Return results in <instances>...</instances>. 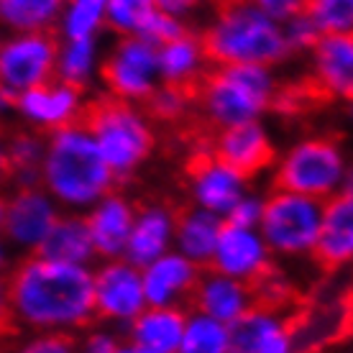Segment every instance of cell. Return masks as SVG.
<instances>
[{"instance_id": "obj_32", "label": "cell", "mask_w": 353, "mask_h": 353, "mask_svg": "<svg viewBox=\"0 0 353 353\" xmlns=\"http://www.w3.org/2000/svg\"><path fill=\"white\" fill-rule=\"evenodd\" d=\"M151 10H157L154 0H108L103 18L108 28L123 36H136L143 21L151 16Z\"/></svg>"}, {"instance_id": "obj_2", "label": "cell", "mask_w": 353, "mask_h": 353, "mask_svg": "<svg viewBox=\"0 0 353 353\" xmlns=\"http://www.w3.org/2000/svg\"><path fill=\"white\" fill-rule=\"evenodd\" d=\"M197 49L200 59L210 67L251 64L266 70L290 54V44L279 23L251 6L221 10L218 21L197 34Z\"/></svg>"}, {"instance_id": "obj_5", "label": "cell", "mask_w": 353, "mask_h": 353, "mask_svg": "<svg viewBox=\"0 0 353 353\" xmlns=\"http://www.w3.org/2000/svg\"><path fill=\"white\" fill-rule=\"evenodd\" d=\"M274 82L264 67L251 64H223L208 67L197 80L194 113L221 131L225 125L254 121L266 110Z\"/></svg>"}, {"instance_id": "obj_6", "label": "cell", "mask_w": 353, "mask_h": 353, "mask_svg": "<svg viewBox=\"0 0 353 353\" xmlns=\"http://www.w3.org/2000/svg\"><path fill=\"white\" fill-rule=\"evenodd\" d=\"M341 143L333 136H315L297 143L274 174L272 192L302 194L310 200H327L336 192L343 176Z\"/></svg>"}, {"instance_id": "obj_3", "label": "cell", "mask_w": 353, "mask_h": 353, "mask_svg": "<svg viewBox=\"0 0 353 353\" xmlns=\"http://www.w3.org/2000/svg\"><path fill=\"white\" fill-rule=\"evenodd\" d=\"M70 125L88 133L100 157L118 176L139 167L157 146V136L143 115L115 95H100L77 108Z\"/></svg>"}, {"instance_id": "obj_7", "label": "cell", "mask_w": 353, "mask_h": 353, "mask_svg": "<svg viewBox=\"0 0 353 353\" xmlns=\"http://www.w3.org/2000/svg\"><path fill=\"white\" fill-rule=\"evenodd\" d=\"M59 31L57 26L34 34H21L0 44V90L21 95L23 90L54 80L59 62Z\"/></svg>"}, {"instance_id": "obj_38", "label": "cell", "mask_w": 353, "mask_h": 353, "mask_svg": "<svg viewBox=\"0 0 353 353\" xmlns=\"http://www.w3.org/2000/svg\"><path fill=\"white\" fill-rule=\"evenodd\" d=\"M121 341L108 330H88V336L77 341V353H115Z\"/></svg>"}, {"instance_id": "obj_29", "label": "cell", "mask_w": 353, "mask_h": 353, "mask_svg": "<svg viewBox=\"0 0 353 353\" xmlns=\"http://www.w3.org/2000/svg\"><path fill=\"white\" fill-rule=\"evenodd\" d=\"M8 161L13 167V179H21V187H36V179L44 167L41 139L26 131L8 133Z\"/></svg>"}, {"instance_id": "obj_25", "label": "cell", "mask_w": 353, "mask_h": 353, "mask_svg": "<svg viewBox=\"0 0 353 353\" xmlns=\"http://www.w3.org/2000/svg\"><path fill=\"white\" fill-rule=\"evenodd\" d=\"M330 103H336V97L325 88H320L310 74H305V77L290 80L284 85H274L266 110L282 115V118H305V115L327 108Z\"/></svg>"}, {"instance_id": "obj_21", "label": "cell", "mask_w": 353, "mask_h": 353, "mask_svg": "<svg viewBox=\"0 0 353 353\" xmlns=\"http://www.w3.org/2000/svg\"><path fill=\"white\" fill-rule=\"evenodd\" d=\"M16 108L34 121V123L44 125L46 131H59L72 123V118L80 108V92L67 88L62 82H46V85H36L31 90H23L16 97Z\"/></svg>"}, {"instance_id": "obj_28", "label": "cell", "mask_w": 353, "mask_h": 353, "mask_svg": "<svg viewBox=\"0 0 353 353\" xmlns=\"http://www.w3.org/2000/svg\"><path fill=\"white\" fill-rule=\"evenodd\" d=\"M176 353H230L228 325L200 312H187L185 333Z\"/></svg>"}, {"instance_id": "obj_11", "label": "cell", "mask_w": 353, "mask_h": 353, "mask_svg": "<svg viewBox=\"0 0 353 353\" xmlns=\"http://www.w3.org/2000/svg\"><path fill=\"white\" fill-rule=\"evenodd\" d=\"M274 269L276 266L272 264L264 241L259 239L256 233L243 228H233V225L221 221L215 251H212L210 266L205 272L223 274V276L239 279L246 287H251L259 279H264L266 274H272Z\"/></svg>"}, {"instance_id": "obj_34", "label": "cell", "mask_w": 353, "mask_h": 353, "mask_svg": "<svg viewBox=\"0 0 353 353\" xmlns=\"http://www.w3.org/2000/svg\"><path fill=\"white\" fill-rule=\"evenodd\" d=\"M212 6H215V13L228 8H241V6H251V8L261 10L266 18L287 23L292 18L305 16L307 0H212Z\"/></svg>"}, {"instance_id": "obj_27", "label": "cell", "mask_w": 353, "mask_h": 353, "mask_svg": "<svg viewBox=\"0 0 353 353\" xmlns=\"http://www.w3.org/2000/svg\"><path fill=\"white\" fill-rule=\"evenodd\" d=\"M67 3L70 0H0V21L23 34L46 31L54 28Z\"/></svg>"}, {"instance_id": "obj_13", "label": "cell", "mask_w": 353, "mask_h": 353, "mask_svg": "<svg viewBox=\"0 0 353 353\" xmlns=\"http://www.w3.org/2000/svg\"><path fill=\"white\" fill-rule=\"evenodd\" d=\"M92 300H95V320H110L128 325L143 307L141 269L128 261H113L103 266L92 276Z\"/></svg>"}, {"instance_id": "obj_19", "label": "cell", "mask_w": 353, "mask_h": 353, "mask_svg": "<svg viewBox=\"0 0 353 353\" xmlns=\"http://www.w3.org/2000/svg\"><path fill=\"white\" fill-rule=\"evenodd\" d=\"M190 307H192V312H200V315H208L223 325H230L233 320H239L251 307V292L239 279L203 272L192 292Z\"/></svg>"}, {"instance_id": "obj_26", "label": "cell", "mask_w": 353, "mask_h": 353, "mask_svg": "<svg viewBox=\"0 0 353 353\" xmlns=\"http://www.w3.org/2000/svg\"><path fill=\"white\" fill-rule=\"evenodd\" d=\"M200 49H197V34H185L157 49V64H159L161 82H190L200 74Z\"/></svg>"}, {"instance_id": "obj_9", "label": "cell", "mask_w": 353, "mask_h": 353, "mask_svg": "<svg viewBox=\"0 0 353 353\" xmlns=\"http://www.w3.org/2000/svg\"><path fill=\"white\" fill-rule=\"evenodd\" d=\"M159 72L157 64V46L143 41L139 36H123L113 54L100 64V80L105 82L110 95L125 103H141L154 85V74Z\"/></svg>"}, {"instance_id": "obj_44", "label": "cell", "mask_w": 353, "mask_h": 353, "mask_svg": "<svg viewBox=\"0 0 353 353\" xmlns=\"http://www.w3.org/2000/svg\"><path fill=\"white\" fill-rule=\"evenodd\" d=\"M0 264H3V248H0Z\"/></svg>"}, {"instance_id": "obj_20", "label": "cell", "mask_w": 353, "mask_h": 353, "mask_svg": "<svg viewBox=\"0 0 353 353\" xmlns=\"http://www.w3.org/2000/svg\"><path fill=\"white\" fill-rule=\"evenodd\" d=\"M57 223V212L39 187H21L6 205L3 233L16 243L34 248Z\"/></svg>"}, {"instance_id": "obj_4", "label": "cell", "mask_w": 353, "mask_h": 353, "mask_svg": "<svg viewBox=\"0 0 353 353\" xmlns=\"http://www.w3.org/2000/svg\"><path fill=\"white\" fill-rule=\"evenodd\" d=\"M46 187L70 205L95 203L113 190L115 174L100 157L95 141L77 128H59L52 133L41 167Z\"/></svg>"}, {"instance_id": "obj_36", "label": "cell", "mask_w": 353, "mask_h": 353, "mask_svg": "<svg viewBox=\"0 0 353 353\" xmlns=\"http://www.w3.org/2000/svg\"><path fill=\"white\" fill-rule=\"evenodd\" d=\"M16 353H77V338L74 333H62V330H46L36 333L21 343Z\"/></svg>"}, {"instance_id": "obj_17", "label": "cell", "mask_w": 353, "mask_h": 353, "mask_svg": "<svg viewBox=\"0 0 353 353\" xmlns=\"http://www.w3.org/2000/svg\"><path fill=\"white\" fill-rule=\"evenodd\" d=\"M336 100L353 97V36L323 34L312 46V70L307 72Z\"/></svg>"}, {"instance_id": "obj_33", "label": "cell", "mask_w": 353, "mask_h": 353, "mask_svg": "<svg viewBox=\"0 0 353 353\" xmlns=\"http://www.w3.org/2000/svg\"><path fill=\"white\" fill-rule=\"evenodd\" d=\"M108 0H74L70 13H67V39L70 41H80V39H92L95 28L103 21Z\"/></svg>"}, {"instance_id": "obj_35", "label": "cell", "mask_w": 353, "mask_h": 353, "mask_svg": "<svg viewBox=\"0 0 353 353\" xmlns=\"http://www.w3.org/2000/svg\"><path fill=\"white\" fill-rule=\"evenodd\" d=\"M187 28L176 21L174 16H169V13H164V10H151V16L143 21V26L139 28V39H143V41H149L151 46H164L169 44V41H174V39H179V36L185 34Z\"/></svg>"}, {"instance_id": "obj_18", "label": "cell", "mask_w": 353, "mask_h": 353, "mask_svg": "<svg viewBox=\"0 0 353 353\" xmlns=\"http://www.w3.org/2000/svg\"><path fill=\"white\" fill-rule=\"evenodd\" d=\"M133 208V225L125 241V261L136 269H146L151 261L164 256L172 233V223L164 205L157 203H136Z\"/></svg>"}, {"instance_id": "obj_43", "label": "cell", "mask_w": 353, "mask_h": 353, "mask_svg": "<svg viewBox=\"0 0 353 353\" xmlns=\"http://www.w3.org/2000/svg\"><path fill=\"white\" fill-rule=\"evenodd\" d=\"M6 205H8V200L0 197V233H3V223H6Z\"/></svg>"}, {"instance_id": "obj_37", "label": "cell", "mask_w": 353, "mask_h": 353, "mask_svg": "<svg viewBox=\"0 0 353 353\" xmlns=\"http://www.w3.org/2000/svg\"><path fill=\"white\" fill-rule=\"evenodd\" d=\"M259 215H261V203H259V200H243V197H241L239 203L225 212V221L223 223H228L233 228L251 230L259 223Z\"/></svg>"}, {"instance_id": "obj_30", "label": "cell", "mask_w": 353, "mask_h": 353, "mask_svg": "<svg viewBox=\"0 0 353 353\" xmlns=\"http://www.w3.org/2000/svg\"><path fill=\"white\" fill-rule=\"evenodd\" d=\"M92 49H95L92 39L70 41V46L64 52H59L54 80L82 92V90L88 88V74H90V67H92Z\"/></svg>"}, {"instance_id": "obj_8", "label": "cell", "mask_w": 353, "mask_h": 353, "mask_svg": "<svg viewBox=\"0 0 353 353\" xmlns=\"http://www.w3.org/2000/svg\"><path fill=\"white\" fill-rule=\"evenodd\" d=\"M261 233L266 243L284 254H302L312 248L320 225V203L302 194L272 192L261 205Z\"/></svg>"}, {"instance_id": "obj_15", "label": "cell", "mask_w": 353, "mask_h": 353, "mask_svg": "<svg viewBox=\"0 0 353 353\" xmlns=\"http://www.w3.org/2000/svg\"><path fill=\"white\" fill-rule=\"evenodd\" d=\"M200 269L182 254H169L151 261L141 272L146 307H182L190 305L200 279ZM185 310V307H182Z\"/></svg>"}, {"instance_id": "obj_40", "label": "cell", "mask_w": 353, "mask_h": 353, "mask_svg": "<svg viewBox=\"0 0 353 353\" xmlns=\"http://www.w3.org/2000/svg\"><path fill=\"white\" fill-rule=\"evenodd\" d=\"M13 179V167L8 161V133L0 128V185Z\"/></svg>"}, {"instance_id": "obj_39", "label": "cell", "mask_w": 353, "mask_h": 353, "mask_svg": "<svg viewBox=\"0 0 353 353\" xmlns=\"http://www.w3.org/2000/svg\"><path fill=\"white\" fill-rule=\"evenodd\" d=\"M18 330L16 315H13V307H10L8 300V287H6V276H0V338L13 336Z\"/></svg>"}, {"instance_id": "obj_24", "label": "cell", "mask_w": 353, "mask_h": 353, "mask_svg": "<svg viewBox=\"0 0 353 353\" xmlns=\"http://www.w3.org/2000/svg\"><path fill=\"white\" fill-rule=\"evenodd\" d=\"M31 256L82 266L92 256V243H90L85 218H62V221L57 218L49 233L34 246Z\"/></svg>"}, {"instance_id": "obj_14", "label": "cell", "mask_w": 353, "mask_h": 353, "mask_svg": "<svg viewBox=\"0 0 353 353\" xmlns=\"http://www.w3.org/2000/svg\"><path fill=\"white\" fill-rule=\"evenodd\" d=\"M187 182L192 185V194L197 205L208 212H228L241 200L243 182L225 172L212 157V141L197 143L187 149V159L182 164Z\"/></svg>"}, {"instance_id": "obj_12", "label": "cell", "mask_w": 353, "mask_h": 353, "mask_svg": "<svg viewBox=\"0 0 353 353\" xmlns=\"http://www.w3.org/2000/svg\"><path fill=\"white\" fill-rule=\"evenodd\" d=\"M353 251V200L351 185L343 192L330 194L327 203L320 205L318 236L307 254L312 264L323 274H336L343 264L351 261Z\"/></svg>"}, {"instance_id": "obj_31", "label": "cell", "mask_w": 353, "mask_h": 353, "mask_svg": "<svg viewBox=\"0 0 353 353\" xmlns=\"http://www.w3.org/2000/svg\"><path fill=\"white\" fill-rule=\"evenodd\" d=\"M318 34H351L353 0H307L305 16Z\"/></svg>"}, {"instance_id": "obj_16", "label": "cell", "mask_w": 353, "mask_h": 353, "mask_svg": "<svg viewBox=\"0 0 353 353\" xmlns=\"http://www.w3.org/2000/svg\"><path fill=\"white\" fill-rule=\"evenodd\" d=\"M164 210L172 223V233L179 241L182 256L190 259L200 272H205L210 266L212 251H215L221 221L212 212L192 203H182V200H167Z\"/></svg>"}, {"instance_id": "obj_22", "label": "cell", "mask_w": 353, "mask_h": 353, "mask_svg": "<svg viewBox=\"0 0 353 353\" xmlns=\"http://www.w3.org/2000/svg\"><path fill=\"white\" fill-rule=\"evenodd\" d=\"M185 323L187 310L182 307H143L128 323V343L149 353H176Z\"/></svg>"}, {"instance_id": "obj_41", "label": "cell", "mask_w": 353, "mask_h": 353, "mask_svg": "<svg viewBox=\"0 0 353 353\" xmlns=\"http://www.w3.org/2000/svg\"><path fill=\"white\" fill-rule=\"evenodd\" d=\"M200 0H154V6L159 10H164V13H169V16H176V13H185V10H190L192 6H197Z\"/></svg>"}, {"instance_id": "obj_1", "label": "cell", "mask_w": 353, "mask_h": 353, "mask_svg": "<svg viewBox=\"0 0 353 353\" xmlns=\"http://www.w3.org/2000/svg\"><path fill=\"white\" fill-rule=\"evenodd\" d=\"M18 327L74 333L95 320L92 274L85 266L28 256L6 276Z\"/></svg>"}, {"instance_id": "obj_10", "label": "cell", "mask_w": 353, "mask_h": 353, "mask_svg": "<svg viewBox=\"0 0 353 353\" xmlns=\"http://www.w3.org/2000/svg\"><path fill=\"white\" fill-rule=\"evenodd\" d=\"M212 157L243 185L276 161V149L256 121L225 125L212 139Z\"/></svg>"}, {"instance_id": "obj_23", "label": "cell", "mask_w": 353, "mask_h": 353, "mask_svg": "<svg viewBox=\"0 0 353 353\" xmlns=\"http://www.w3.org/2000/svg\"><path fill=\"white\" fill-rule=\"evenodd\" d=\"M85 225H88L90 243L95 254L108 259L121 256L133 225L131 203H125L118 194H110L85 218Z\"/></svg>"}, {"instance_id": "obj_42", "label": "cell", "mask_w": 353, "mask_h": 353, "mask_svg": "<svg viewBox=\"0 0 353 353\" xmlns=\"http://www.w3.org/2000/svg\"><path fill=\"white\" fill-rule=\"evenodd\" d=\"M115 353H149V351H143V348H139V345H133V343H128V341H125V343L118 345V351H115Z\"/></svg>"}]
</instances>
